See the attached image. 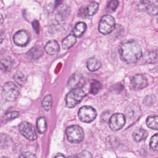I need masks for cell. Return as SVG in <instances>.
Returning a JSON list of instances; mask_svg holds the SVG:
<instances>
[{
  "label": "cell",
  "mask_w": 158,
  "mask_h": 158,
  "mask_svg": "<svg viewBox=\"0 0 158 158\" xmlns=\"http://www.w3.org/2000/svg\"><path fill=\"white\" fill-rule=\"evenodd\" d=\"M119 54L123 62L132 64L139 60L142 56V50L138 43L131 40L123 43L120 46Z\"/></svg>",
  "instance_id": "1"
},
{
  "label": "cell",
  "mask_w": 158,
  "mask_h": 158,
  "mask_svg": "<svg viewBox=\"0 0 158 158\" xmlns=\"http://www.w3.org/2000/svg\"><path fill=\"white\" fill-rule=\"evenodd\" d=\"M86 94V92L81 87L72 89L65 97V106L69 108L74 107L79 104Z\"/></svg>",
  "instance_id": "2"
},
{
  "label": "cell",
  "mask_w": 158,
  "mask_h": 158,
  "mask_svg": "<svg viewBox=\"0 0 158 158\" xmlns=\"http://www.w3.org/2000/svg\"><path fill=\"white\" fill-rule=\"evenodd\" d=\"M65 133L67 140L72 143H78L84 138L83 129L78 125H71L66 128Z\"/></svg>",
  "instance_id": "3"
},
{
  "label": "cell",
  "mask_w": 158,
  "mask_h": 158,
  "mask_svg": "<svg viewBox=\"0 0 158 158\" xmlns=\"http://www.w3.org/2000/svg\"><path fill=\"white\" fill-rule=\"evenodd\" d=\"M115 27V21L114 18L110 15H104L99 24V31L104 35L110 33Z\"/></svg>",
  "instance_id": "4"
},
{
  "label": "cell",
  "mask_w": 158,
  "mask_h": 158,
  "mask_svg": "<svg viewBox=\"0 0 158 158\" xmlns=\"http://www.w3.org/2000/svg\"><path fill=\"white\" fill-rule=\"evenodd\" d=\"M78 115L80 120L82 122L89 123L95 119L97 113L96 110L92 107L84 106L79 109Z\"/></svg>",
  "instance_id": "5"
},
{
  "label": "cell",
  "mask_w": 158,
  "mask_h": 158,
  "mask_svg": "<svg viewBox=\"0 0 158 158\" xmlns=\"http://www.w3.org/2000/svg\"><path fill=\"white\" fill-rule=\"evenodd\" d=\"M2 95L8 100L15 99L20 93L17 86L11 81L6 83L2 87Z\"/></svg>",
  "instance_id": "6"
},
{
  "label": "cell",
  "mask_w": 158,
  "mask_h": 158,
  "mask_svg": "<svg viewBox=\"0 0 158 158\" xmlns=\"http://www.w3.org/2000/svg\"><path fill=\"white\" fill-rule=\"evenodd\" d=\"M19 130L21 134L30 141H34L36 139L37 135L36 134L35 128L28 122H22L19 125Z\"/></svg>",
  "instance_id": "7"
},
{
  "label": "cell",
  "mask_w": 158,
  "mask_h": 158,
  "mask_svg": "<svg viewBox=\"0 0 158 158\" xmlns=\"http://www.w3.org/2000/svg\"><path fill=\"white\" fill-rule=\"evenodd\" d=\"M125 123V118L122 114L116 113L113 114L109 118V125L113 131L120 130Z\"/></svg>",
  "instance_id": "8"
},
{
  "label": "cell",
  "mask_w": 158,
  "mask_h": 158,
  "mask_svg": "<svg viewBox=\"0 0 158 158\" xmlns=\"http://www.w3.org/2000/svg\"><path fill=\"white\" fill-rule=\"evenodd\" d=\"M30 36L25 30H21L16 32L14 36L13 40L15 44L19 46H25L28 43Z\"/></svg>",
  "instance_id": "9"
},
{
  "label": "cell",
  "mask_w": 158,
  "mask_h": 158,
  "mask_svg": "<svg viewBox=\"0 0 158 158\" xmlns=\"http://www.w3.org/2000/svg\"><path fill=\"white\" fill-rule=\"evenodd\" d=\"M131 83L133 86L136 89H143L148 85V82L144 75L142 74H136L132 77Z\"/></svg>",
  "instance_id": "10"
},
{
  "label": "cell",
  "mask_w": 158,
  "mask_h": 158,
  "mask_svg": "<svg viewBox=\"0 0 158 158\" xmlns=\"http://www.w3.org/2000/svg\"><path fill=\"white\" fill-rule=\"evenodd\" d=\"M85 80L82 75L80 73H74L69 78L67 85L69 88L73 89L75 88L81 87L84 84Z\"/></svg>",
  "instance_id": "11"
},
{
  "label": "cell",
  "mask_w": 158,
  "mask_h": 158,
  "mask_svg": "<svg viewBox=\"0 0 158 158\" xmlns=\"http://www.w3.org/2000/svg\"><path fill=\"white\" fill-rule=\"evenodd\" d=\"M99 8V4L96 2H91L86 8H82L80 10L81 16H92L96 13Z\"/></svg>",
  "instance_id": "12"
},
{
  "label": "cell",
  "mask_w": 158,
  "mask_h": 158,
  "mask_svg": "<svg viewBox=\"0 0 158 158\" xmlns=\"http://www.w3.org/2000/svg\"><path fill=\"white\" fill-rule=\"evenodd\" d=\"M44 49L49 55L56 54L59 51V46L58 43L54 40L49 41L45 45Z\"/></svg>",
  "instance_id": "13"
},
{
  "label": "cell",
  "mask_w": 158,
  "mask_h": 158,
  "mask_svg": "<svg viewBox=\"0 0 158 158\" xmlns=\"http://www.w3.org/2000/svg\"><path fill=\"white\" fill-rule=\"evenodd\" d=\"M43 54V49L40 46H35L31 48L27 53V57L30 59H37Z\"/></svg>",
  "instance_id": "14"
},
{
  "label": "cell",
  "mask_w": 158,
  "mask_h": 158,
  "mask_svg": "<svg viewBox=\"0 0 158 158\" xmlns=\"http://www.w3.org/2000/svg\"><path fill=\"white\" fill-rule=\"evenodd\" d=\"M101 66V62L100 60L96 57H92L89 58L86 63V67L89 71L94 72L98 70Z\"/></svg>",
  "instance_id": "15"
},
{
  "label": "cell",
  "mask_w": 158,
  "mask_h": 158,
  "mask_svg": "<svg viewBox=\"0 0 158 158\" xmlns=\"http://www.w3.org/2000/svg\"><path fill=\"white\" fill-rule=\"evenodd\" d=\"M13 60L10 57H6L0 60V70L3 72H9L12 67Z\"/></svg>",
  "instance_id": "16"
},
{
  "label": "cell",
  "mask_w": 158,
  "mask_h": 158,
  "mask_svg": "<svg viewBox=\"0 0 158 158\" xmlns=\"http://www.w3.org/2000/svg\"><path fill=\"white\" fill-rule=\"evenodd\" d=\"M77 42L76 36L74 35H69L62 41V46L64 49H69Z\"/></svg>",
  "instance_id": "17"
},
{
  "label": "cell",
  "mask_w": 158,
  "mask_h": 158,
  "mask_svg": "<svg viewBox=\"0 0 158 158\" xmlns=\"http://www.w3.org/2000/svg\"><path fill=\"white\" fill-rule=\"evenodd\" d=\"M148 136V133L146 130L142 128L136 129L133 132V139L136 142H140L144 140Z\"/></svg>",
  "instance_id": "18"
},
{
  "label": "cell",
  "mask_w": 158,
  "mask_h": 158,
  "mask_svg": "<svg viewBox=\"0 0 158 158\" xmlns=\"http://www.w3.org/2000/svg\"><path fill=\"white\" fill-rule=\"evenodd\" d=\"M86 29V25L84 22H80L75 25L73 30V33L76 37H80L84 33Z\"/></svg>",
  "instance_id": "19"
},
{
  "label": "cell",
  "mask_w": 158,
  "mask_h": 158,
  "mask_svg": "<svg viewBox=\"0 0 158 158\" xmlns=\"http://www.w3.org/2000/svg\"><path fill=\"white\" fill-rule=\"evenodd\" d=\"M12 143V140L9 135L5 133L0 134V148H6L10 146Z\"/></svg>",
  "instance_id": "20"
},
{
  "label": "cell",
  "mask_w": 158,
  "mask_h": 158,
  "mask_svg": "<svg viewBox=\"0 0 158 158\" xmlns=\"http://www.w3.org/2000/svg\"><path fill=\"white\" fill-rule=\"evenodd\" d=\"M15 81L19 85H23L27 81V75L23 72H17L14 76Z\"/></svg>",
  "instance_id": "21"
},
{
  "label": "cell",
  "mask_w": 158,
  "mask_h": 158,
  "mask_svg": "<svg viewBox=\"0 0 158 158\" xmlns=\"http://www.w3.org/2000/svg\"><path fill=\"white\" fill-rule=\"evenodd\" d=\"M146 123L149 128L158 130V116H151L146 120Z\"/></svg>",
  "instance_id": "22"
},
{
  "label": "cell",
  "mask_w": 158,
  "mask_h": 158,
  "mask_svg": "<svg viewBox=\"0 0 158 158\" xmlns=\"http://www.w3.org/2000/svg\"><path fill=\"white\" fill-rule=\"evenodd\" d=\"M70 13V8L69 6L65 5L60 8L56 15V17L59 20H63Z\"/></svg>",
  "instance_id": "23"
},
{
  "label": "cell",
  "mask_w": 158,
  "mask_h": 158,
  "mask_svg": "<svg viewBox=\"0 0 158 158\" xmlns=\"http://www.w3.org/2000/svg\"><path fill=\"white\" fill-rule=\"evenodd\" d=\"M46 122L44 117H41L36 120V127L40 133H43L46 130Z\"/></svg>",
  "instance_id": "24"
},
{
  "label": "cell",
  "mask_w": 158,
  "mask_h": 158,
  "mask_svg": "<svg viewBox=\"0 0 158 158\" xmlns=\"http://www.w3.org/2000/svg\"><path fill=\"white\" fill-rule=\"evenodd\" d=\"M52 97L51 94L46 95L42 101V106L45 110H49L52 107Z\"/></svg>",
  "instance_id": "25"
},
{
  "label": "cell",
  "mask_w": 158,
  "mask_h": 158,
  "mask_svg": "<svg viewBox=\"0 0 158 158\" xmlns=\"http://www.w3.org/2000/svg\"><path fill=\"white\" fill-rule=\"evenodd\" d=\"M157 57V52L154 51H147L144 55V60L147 63L154 62Z\"/></svg>",
  "instance_id": "26"
},
{
  "label": "cell",
  "mask_w": 158,
  "mask_h": 158,
  "mask_svg": "<svg viewBox=\"0 0 158 158\" xmlns=\"http://www.w3.org/2000/svg\"><path fill=\"white\" fill-rule=\"evenodd\" d=\"M102 88L101 83L98 81H94L90 85V93L93 94H96Z\"/></svg>",
  "instance_id": "27"
},
{
  "label": "cell",
  "mask_w": 158,
  "mask_h": 158,
  "mask_svg": "<svg viewBox=\"0 0 158 158\" xmlns=\"http://www.w3.org/2000/svg\"><path fill=\"white\" fill-rule=\"evenodd\" d=\"M118 6V1L117 0H110L108 2L106 10L109 12H114Z\"/></svg>",
  "instance_id": "28"
},
{
  "label": "cell",
  "mask_w": 158,
  "mask_h": 158,
  "mask_svg": "<svg viewBox=\"0 0 158 158\" xmlns=\"http://www.w3.org/2000/svg\"><path fill=\"white\" fill-rule=\"evenodd\" d=\"M150 147L154 151H158V133L153 135L150 140Z\"/></svg>",
  "instance_id": "29"
},
{
  "label": "cell",
  "mask_w": 158,
  "mask_h": 158,
  "mask_svg": "<svg viewBox=\"0 0 158 158\" xmlns=\"http://www.w3.org/2000/svg\"><path fill=\"white\" fill-rule=\"evenodd\" d=\"M19 115V113L17 111H11L9 112H7L4 114L2 118L5 120H10L12 119H14L17 117H18Z\"/></svg>",
  "instance_id": "30"
},
{
  "label": "cell",
  "mask_w": 158,
  "mask_h": 158,
  "mask_svg": "<svg viewBox=\"0 0 158 158\" xmlns=\"http://www.w3.org/2000/svg\"><path fill=\"white\" fill-rule=\"evenodd\" d=\"M156 101V98L153 95L147 96L143 100V103L146 106H151Z\"/></svg>",
  "instance_id": "31"
},
{
  "label": "cell",
  "mask_w": 158,
  "mask_h": 158,
  "mask_svg": "<svg viewBox=\"0 0 158 158\" xmlns=\"http://www.w3.org/2000/svg\"><path fill=\"white\" fill-rule=\"evenodd\" d=\"M148 12L151 15H154L158 13V6L155 4L148 5L146 7Z\"/></svg>",
  "instance_id": "32"
},
{
  "label": "cell",
  "mask_w": 158,
  "mask_h": 158,
  "mask_svg": "<svg viewBox=\"0 0 158 158\" xmlns=\"http://www.w3.org/2000/svg\"><path fill=\"white\" fill-rule=\"evenodd\" d=\"M123 89V86L121 83H116L115 85H114L111 86L110 90L112 92L118 93Z\"/></svg>",
  "instance_id": "33"
},
{
  "label": "cell",
  "mask_w": 158,
  "mask_h": 158,
  "mask_svg": "<svg viewBox=\"0 0 158 158\" xmlns=\"http://www.w3.org/2000/svg\"><path fill=\"white\" fill-rule=\"evenodd\" d=\"M78 157H92L93 156L92 154L86 151H84L82 152H81L78 156Z\"/></svg>",
  "instance_id": "34"
},
{
  "label": "cell",
  "mask_w": 158,
  "mask_h": 158,
  "mask_svg": "<svg viewBox=\"0 0 158 158\" xmlns=\"http://www.w3.org/2000/svg\"><path fill=\"white\" fill-rule=\"evenodd\" d=\"M32 26L33 27V29L35 30L36 33H39V30H40V25H39V23L37 20H34L32 22Z\"/></svg>",
  "instance_id": "35"
},
{
  "label": "cell",
  "mask_w": 158,
  "mask_h": 158,
  "mask_svg": "<svg viewBox=\"0 0 158 158\" xmlns=\"http://www.w3.org/2000/svg\"><path fill=\"white\" fill-rule=\"evenodd\" d=\"M36 157L35 154L30 152H23L20 156V157Z\"/></svg>",
  "instance_id": "36"
},
{
  "label": "cell",
  "mask_w": 158,
  "mask_h": 158,
  "mask_svg": "<svg viewBox=\"0 0 158 158\" xmlns=\"http://www.w3.org/2000/svg\"><path fill=\"white\" fill-rule=\"evenodd\" d=\"M2 22H3V17L2 14L0 13V25L2 23Z\"/></svg>",
  "instance_id": "37"
},
{
  "label": "cell",
  "mask_w": 158,
  "mask_h": 158,
  "mask_svg": "<svg viewBox=\"0 0 158 158\" xmlns=\"http://www.w3.org/2000/svg\"><path fill=\"white\" fill-rule=\"evenodd\" d=\"M62 0H56V6H58L59 4H60L62 2Z\"/></svg>",
  "instance_id": "38"
},
{
  "label": "cell",
  "mask_w": 158,
  "mask_h": 158,
  "mask_svg": "<svg viewBox=\"0 0 158 158\" xmlns=\"http://www.w3.org/2000/svg\"><path fill=\"white\" fill-rule=\"evenodd\" d=\"M64 157V156L63 154H62L59 153L57 155L55 156V157Z\"/></svg>",
  "instance_id": "39"
},
{
  "label": "cell",
  "mask_w": 158,
  "mask_h": 158,
  "mask_svg": "<svg viewBox=\"0 0 158 158\" xmlns=\"http://www.w3.org/2000/svg\"><path fill=\"white\" fill-rule=\"evenodd\" d=\"M3 41V38H2V36L1 35V34L0 33V44Z\"/></svg>",
  "instance_id": "40"
},
{
  "label": "cell",
  "mask_w": 158,
  "mask_h": 158,
  "mask_svg": "<svg viewBox=\"0 0 158 158\" xmlns=\"http://www.w3.org/2000/svg\"><path fill=\"white\" fill-rule=\"evenodd\" d=\"M157 22H158V13L157 14Z\"/></svg>",
  "instance_id": "41"
},
{
  "label": "cell",
  "mask_w": 158,
  "mask_h": 158,
  "mask_svg": "<svg viewBox=\"0 0 158 158\" xmlns=\"http://www.w3.org/2000/svg\"><path fill=\"white\" fill-rule=\"evenodd\" d=\"M156 1H158V0H156Z\"/></svg>",
  "instance_id": "42"
}]
</instances>
